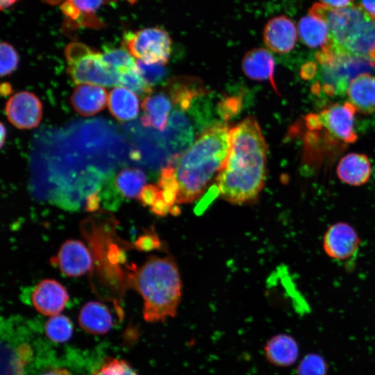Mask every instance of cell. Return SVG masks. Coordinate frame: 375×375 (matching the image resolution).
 <instances>
[{
  "label": "cell",
  "instance_id": "cell-12",
  "mask_svg": "<svg viewBox=\"0 0 375 375\" xmlns=\"http://www.w3.org/2000/svg\"><path fill=\"white\" fill-rule=\"evenodd\" d=\"M60 270L67 276H80L92 267V257L88 249L81 241L68 240L60 247L53 258Z\"/></svg>",
  "mask_w": 375,
  "mask_h": 375
},
{
  "label": "cell",
  "instance_id": "cell-45",
  "mask_svg": "<svg viewBox=\"0 0 375 375\" xmlns=\"http://www.w3.org/2000/svg\"><path fill=\"white\" fill-rule=\"evenodd\" d=\"M43 2L47 3L49 5H56L60 3H62L65 0H42Z\"/></svg>",
  "mask_w": 375,
  "mask_h": 375
},
{
  "label": "cell",
  "instance_id": "cell-39",
  "mask_svg": "<svg viewBox=\"0 0 375 375\" xmlns=\"http://www.w3.org/2000/svg\"><path fill=\"white\" fill-rule=\"evenodd\" d=\"M322 3L333 8H342L351 6L353 0H320Z\"/></svg>",
  "mask_w": 375,
  "mask_h": 375
},
{
  "label": "cell",
  "instance_id": "cell-15",
  "mask_svg": "<svg viewBox=\"0 0 375 375\" xmlns=\"http://www.w3.org/2000/svg\"><path fill=\"white\" fill-rule=\"evenodd\" d=\"M297 31L294 22L284 15L270 19L263 31V40L272 51L283 53L291 51L297 42Z\"/></svg>",
  "mask_w": 375,
  "mask_h": 375
},
{
  "label": "cell",
  "instance_id": "cell-25",
  "mask_svg": "<svg viewBox=\"0 0 375 375\" xmlns=\"http://www.w3.org/2000/svg\"><path fill=\"white\" fill-rule=\"evenodd\" d=\"M167 141L174 156H179L193 139V132L188 119L181 110H176L169 117L167 124Z\"/></svg>",
  "mask_w": 375,
  "mask_h": 375
},
{
  "label": "cell",
  "instance_id": "cell-26",
  "mask_svg": "<svg viewBox=\"0 0 375 375\" xmlns=\"http://www.w3.org/2000/svg\"><path fill=\"white\" fill-rule=\"evenodd\" d=\"M298 31L301 41L311 48H322L329 40V29L326 22L310 14L299 20Z\"/></svg>",
  "mask_w": 375,
  "mask_h": 375
},
{
  "label": "cell",
  "instance_id": "cell-38",
  "mask_svg": "<svg viewBox=\"0 0 375 375\" xmlns=\"http://www.w3.org/2000/svg\"><path fill=\"white\" fill-rule=\"evenodd\" d=\"M100 199L96 192L90 194L85 201V210L94 212L99 208Z\"/></svg>",
  "mask_w": 375,
  "mask_h": 375
},
{
  "label": "cell",
  "instance_id": "cell-16",
  "mask_svg": "<svg viewBox=\"0 0 375 375\" xmlns=\"http://www.w3.org/2000/svg\"><path fill=\"white\" fill-rule=\"evenodd\" d=\"M108 95L101 85L83 84L77 86L70 97L73 108L83 116L94 115L103 110Z\"/></svg>",
  "mask_w": 375,
  "mask_h": 375
},
{
  "label": "cell",
  "instance_id": "cell-24",
  "mask_svg": "<svg viewBox=\"0 0 375 375\" xmlns=\"http://www.w3.org/2000/svg\"><path fill=\"white\" fill-rule=\"evenodd\" d=\"M108 106L115 119L126 122L137 117L140 103L137 94L126 88L117 86L108 94Z\"/></svg>",
  "mask_w": 375,
  "mask_h": 375
},
{
  "label": "cell",
  "instance_id": "cell-4",
  "mask_svg": "<svg viewBox=\"0 0 375 375\" xmlns=\"http://www.w3.org/2000/svg\"><path fill=\"white\" fill-rule=\"evenodd\" d=\"M310 14L326 22L329 40L322 51L375 61V17L360 5L333 8L315 3Z\"/></svg>",
  "mask_w": 375,
  "mask_h": 375
},
{
  "label": "cell",
  "instance_id": "cell-21",
  "mask_svg": "<svg viewBox=\"0 0 375 375\" xmlns=\"http://www.w3.org/2000/svg\"><path fill=\"white\" fill-rule=\"evenodd\" d=\"M78 323L82 329L94 335H103L113 326L112 315L105 304L89 301L83 305L78 315Z\"/></svg>",
  "mask_w": 375,
  "mask_h": 375
},
{
  "label": "cell",
  "instance_id": "cell-7",
  "mask_svg": "<svg viewBox=\"0 0 375 375\" xmlns=\"http://www.w3.org/2000/svg\"><path fill=\"white\" fill-rule=\"evenodd\" d=\"M10 321L1 324V375H25L33 358L28 331Z\"/></svg>",
  "mask_w": 375,
  "mask_h": 375
},
{
  "label": "cell",
  "instance_id": "cell-22",
  "mask_svg": "<svg viewBox=\"0 0 375 375\" xmlns=\"http://www.w3.org/2000/svg\"><path fill=\"white\" fill-rule=\"evenodd\" d=\"M265 354L272 365L281 367L294 365L299 356V345L295 339L287 334H278L266 343Z\"/></svg>",
  "mask_w": 375,
  "mask_h": 375
},
{
  "label": "cell",
  "instance_id": "cell-20",
  "mask_svg": "<svg viewBox=\"0 0 375 375\" xmlns=\"http://www.w3.org/2000/svg\"><path fill=\"white\" fill-rule=\"evenodd\" d=\"M172 106L173 103L169 96L164 92L147 96L142 103V125L164 131L167 126Z\"/></svg>",
  "mask_w": 375,
  "mask_h": 375
},
{
  "label": "cell",
  "instance_id": "cell-29",
  "mask_svg": "<svg viewBox=\"0 0 375 375\" xmlns=\"http://www.w3.org/2000/svg\"><path fill=\"white\" fill-rule=\"evenodd\" d=\"M46 336L53 342H67L73 333V324L71 320L63 315L51 316L44 326Z\"/></svg>",
  "mask_w": 375,
  "mask_h": 375
},
{
  "label": "cell",
  "instance_id": "cell-18",
  "mask_svg": "<svg viewBox=\"0 0 375 375\" xmlns=\"http://www.w3.org/2000/svg\"><path fill=\"white\" fill-rule=\"evenodd\" d=\"M372 171L368 158L364 154L356 153L345 155L340 159L336 167L338 178L342 183L351 186L365 184L371 177Z\"/></svg>",
  "mask_w": 375,
  "mask_h": 375
},
{
  "label": "cell",
  "instance_id": "cell-27",
  "mask_svg": "<svg viewBox=\"0 0 375 375\" xmlns=\"http://www.w3.org/2000/svg\"><path fill=\"white\" fill-rule=\"evenodd\" d=\"M147 178L143 171L137 168L122 169L115 178L116 186L121 193L127 198H138L142 188L146 185Z\"/></svg>",
  "mask_w": 375,
  "mask_h": 375
},
{
  "label": "cell",
  "instance_id": "cell-23",
  "mask_svg": "<svg viewBox=\"0 0 375 375\" xmlns=\"http://www.w3.org/2000/svg\"><path fill=\"white\" fill-rule=\"evenodd\" d=\"M167 90L173 105L181 111L189 109L196 98L206 92V88L199 79L185 76L172 80Z\"/></svg>",
  "mask_w": 375,
  "mask_h": 375
},
{
  "label": "cell",
  "instance_id": "cell-19",
  "mask_svg": "<svg viewBox=\"0 0 375 375\" xmlns=\"http://www.w3.org/2000/svg\"><path fill=\"white\" fill-rule=\"evenodd\" d=\"M347 93L348 102L360 113L375 111V76L368 73L357 76L351 81Z\"/></svg>",
  "mask_w": 375,
  "mask_h": 375
},
{
  "label": "cell",
  "instance_id": "cell-2",
  "mask_svg": "<svg viewBox=\"0 0 375 375\" xmlns=\"http://www.w3.org/2000/svg\"><path fill=\"white\" fill-rule=\"evenodd\" d=\"M267 152L254 117H247L231 129L229 153L216 176L218 196L233 205L256 201L266 181Z\"/></svg>",
  "mask_w": 375,
  "mask_h": 375
},
{
  "label": "cell",
  "instance_id": "cell-9",
  "mask_svg": "<svg viewBox=\"0 0 375 375\" xmlns=\"http://www.w3.org/2000/svg\"><path fill=\"white\" fill-rule=\"evenodd\" d=\"M355 108L349 102L335 103L319 114L306 117L310 129L324 128L334 139L344 143H353L357 140L354 129Z\"/></svg>",
  "mask_w": 375,
  "mask_h": 375
},
{
  "label": "cell",
  "instance_id": "cell-28",
  "mask_svg": "<svg viewBox=\"0 0 375 375\" xmlns=\"http://www.w3.org/2000/svg\"><path fill=\"white\" fill-rule=\"evenodd\" d=\"M104 63L119 74L136 66V60L122 45L120 47H103L101 53Z\"/></svg>",
  "mask_w": 375,
  "mask_h": 375
},
{
  "label": "cell",
  "instance_id": "cell-36",
  "mask_svg": "<svg viewBox=\"0 0 375 375\" xmlns=\"http://www.w3.org/2000/svg\"><path fill=\"white\" fill-rule=\"evenodd\" d=\"M240 105L238 97H229L219 103V111L224 119H228L239 111Z\"/></svg>",
  "mask_w": 375,
  "mask_h": 375
},
{
  "label": "cell",
  "instance_id": "cell-43",
  "mask_svg": "<svg viewBox=\"0 0 375 375\" xmlns=\"http://www.w3.org/2000/svg\"><path fill=\"white\" fill-rule=\"evenodd\" d=\"M17 0H0L1 10H5L12 6Z\"/></svg>",
  "mask_w": 375,
  "mask_h": 375
},
{
  "label": "cell",
  "instance_id": "cell-11",
  "mask_svg": "<svg viewBox=\"0 0 375 375\" xmlns=\"http://www.w3.org/2000/svg\"><path fill=\"white\" fill-rule=\"evenodd\" d=\"M5 111L9 122L20 129L36 127L42 117L41 101L35 94L27 91L12 96L6 104Z\"/></svg>",
  "mask_w": 375,
  "mask_h": 375
},
{
  "label": "cell",
  "instance_id": "cell-5",
  "mask_svg": "<svg viewBox=\"0 0 375 375\" xmlns=\"http://www.w3.org/2000/svg\"><path fill=\"white\" fill-rule=\"evenodd\" d=\"M65 54L67 72L74 83L119 85V74L104 63L101 53L93 51L83 43L73 42L67 44Z\"/></svg>",
  "mask_w": 375,
  "mask_h": 375
},
{
  "label": "cell",
  "instance_id": "cell-8",
  "mask_svg": "<svg viewBox=\"0 0 375 375\" xmlns=\"http://www.w3.org/2000/svg\"><path fill=\"white\" fill-rule=\"evenodd\" d=\"M172 39L160 27L124 33L122 45L136 58L147 63L165 65L172 51Z\"/></svg>",
  "mask_w": 375,
  "mask_h": 375
},
{
  "label": "cell",
  "instance_id": "cell-3",
  "mask_svg": "<svg viewBox=\"0 0 375 375\" xmlns=\"http://www.w3.org/2000/svg\"><path fill=\"white\" fill-rule=\"evenodd\" d=\"M128 268V284L143 299L144 319L162 322L175 317L182 294L181 274L175 260L169 256H152L142 265Z\"/></svg>",
  "mask_w": 375,
  "mask_h": 375
},
{
  "label": "cell",
  "instance_id": "cell-34",
  "mask_svg": "<svg viewBox=\"0 0 375 375\" xmlns=\"http://www.w3.org/2000/svg\"><path fill=\"white\" fill-rule=\"evenodd\" d=\"M1 76H6L15 71L19 65V56L15 48L6 42L0 46Z\"/></svg>",
  "mask_w": 375,
  "mask_h": 375
},
{
  "label": "cell",
  "instance_id": "cell-6",
  "mask_svg": "<svg viewBox=\"0 0 375 375\" xmlns=\"http://www.w3.org/2000/svg\"><path fill=\"white\" fill-rule=\"evenodd\" d=\"M322 66L321 84L316 85L328 95H340L347 92L351 81L357 76L375 68V61L351 56L333 55L323 51L316 54Z\"/></svg>",
  "mask_w": 375,
  "mask_h": 375
},
{
  "label": "cell",
  "instance_id": "cell-17",
  "mask_svg": "<svg viewBox=\"0 0 375 375\" xmlns=\"http://www.w3.org/2000/svg\"><path fill=\"white\" fill-rule=\"evenodd\" d=\"M242 70L249 78L260 81H269L277 92L274 75V59L265 48H254L249 51L242 62Z\"/></svg>",
  "mask_w": 375,
  "mask_h": 375
},
{
  "label": "cell",
  "instance_id": "cell-14",
  "mask_svg": "<svg viewBox=\"0 0 375 375\" xmlns=\"http://www.w3.org/2000/svg\"><path fill=\"white\" fill-rule=\"evenodd\" d=\"M108 0H65L61 6L67 28L89 27L100 28L104 24L97 17L96 12Z\"/></svg>",
  "mask_w": 375,
  "mask_h": 375
},
{
  "label": "cell",
  "instance_id": "cell-33",
  "mask_svg": "<svg viewBox=\"0 0 375 375\" xmlns=\"http://www.w3.org/2000/svg\"><path fill=\"white\" fill-rule=\"evenodd\" d=\"M139 73L151 87L160 83L166 76V69L160 64L147 63L141 60H136Z\"/></svg>",
  "mask_w": 375,
  "mask_h": 375
},
{
  "label": "cell",
  "instance_id": "cell-31",
  "mask_svg": "<svg viewBox=\"0 0 375 375\" xmlns=\"http://www.w3.org/2000/svg\"><path fill=\"white\" fill-rule=\"evenodd\" d=\"M328 365L325 360L319 354L309 353L299 362L297 375H327Z\"/></svg>",
  "mask_w": 375,
  "mask_h": 375
},
{
  "label": "cell",
  "instance_id": "cell-35",
  "mask_svg": "<svg viewBox=\"0 0 375 375\" xmlns=\"http://www.w3.org/2000/svg\"><path fill=\"white\" fill-rule=\"evenodd\" d=\"M134 247L139 251H149L160 247V242L153 230L146 231L134 242Z\"/></svg>",
  "mask_w": 375,
  "mask_h": 375
},
{
  "label": "cell",
  "instance_id": "cell-40",
  "mask_svg": "<svg viewBox=\"0 0 375 375\" xmlns=\"http://www.w3.org/2000/svg\"><path fill=\"white\" fill-rule=\"evenodd\" d=\"M361 6L371 16L375 17V0H360Z\"/></svg>",
  "mask_w": 375,
  "mask_h": 375
},
{
  "label": "cell",
  "instance_id": "cell-30",
  "mask_svg": "<svg viewBox=\"0 0 375 375\" xmlns=\"http://www.w3.org/2000/svg\"><path fill=\"white\" fill-rule=\"evenodd\" d=\"M119 85L126 88L137 95L145 97L152 92L151 87L143 79L137 65L119 74Z\"/></svg>",
  "mask_w": 375,
  "mask_h": 375
},
{
  "label": "cell",
  "instance_id": "cell-44",
  "mask_svg": "<svg viewBox=\"0 0 375 375\" xmlns=\"http://www.w3.org/2000/svg\"><path fill=\"white\" fill-rule=\"evenodd\" d=\"M6 129L3 123L1 124V147H3V144L6 140Z\"/></svg>",
  "mask_w": 375,
  "mask_h": 375
},
{
  "label": "cell",
  "instance_id": "cell-37",
  "mask_svg": "<svg viewBox=\"0 0 375 375\" xmlns=\"http://www.w3.org/2000/svg\"><path fill=\"white\" fill-rule=\"evenodd\" d=\"M159 194V188L157 185H146L138 195V200L144 206L149 208L154 203Z\"/></svg>",
  "mask_w": 375,
  "mask_h": 375
},
{
  "label": "cell",
  "instance_id": "cell-32",
  "mask_svg": "<svg viewBox=\"0 0 375 375\" xmlns=\"http://www.w3.org/2000/svg\"><path fill=\"white\" fill-rule=\"evenodd\" d=\"M90 375H138L131 365L124 360L110 358L105 361Z\"/></svg>",
  "mask_w": 375,
  "mask_h": 375
},
{
  "label": "cell",
  "instance_id": "cell-13",
  "mask_svg": "<svg viewBox=\"0 0 375 375\" xmlns=\"http://www.w3.org/2000/svg\"><path fill=\"white\" fill-rule=\"evenodd\" d=\"M69 300L65 288L53 279L40 281L33 290L31 301L34 308L47 316L58 315Z\"/></svg>",
  "mask_w": 375,
  "mask_h": 375
},
{
  "label": "cell",
  "instance_id": "cell-46",
  "mask_svg": "<svg viewBox=\"0 0 375 375\" xmlns=\"http://www.w3.org/2000/svg\"><path fill=\"white\" fill-rule=\"evenodd\" d=\"M126 1H128L129 3H132V4L134 3L136 1V0H126Z\"/></svg>",
  "mask_w": 375,
  "mask_h": 375
},
{
  "label": "cell",
  "instance_id": "cell-41",
  "mask_svg": "<svg viewBox=\"0 0 375 375\" xmlns=\"http://www.w3.org/2000/svg\"><path fill=\"white\" fill-rule=\"evenodd\" d=\"M40 375H72L70 372L62 368H55L48 371L44 372Z\"/></svg>",
  "mask_w": 375,
  "mask_h": 375
},
{
  "label": "cell",
  "instance_id": "cell-42",
  "mask_svg": "<svg viewBox=\"0 0 375 375\" xmlns=\"http://www.w3.org/2000/svg\"><path fill=\"white\" fill-rule=\"evenodd\" d=\"M12 92L11 85L8 83H4L1 85V93L2 95L7 96Z\"/></svg>",
  "mask_w": 375,
  "mask_h": 375
},
{
  "label": "cell",
  "instance_id": "cell-10",
  "mask_svg": "<svg viewBox=\"0 0 375 375\" xmlns=\"http://www.w3.org/2000/svg\"><path fill=\"white\" fill-rule=\"evenodd\" d=\"M360 244L356 229L349 224L338 222L330 225L322 238V249L330 258L346 261L357 253Z\"/></svg>",
  "mask_w": 375,
  "mask_h": 375
},
{
  "label": "cell",
  "instance_id": "cell-1",
  "mask_svg": "<svg viewBox=\"0 0 375 375\" xmlns=\"http://www.w3.org/2000/svg\"><path fill=\"white\" fill-rule=\"evenodd\" d=\"M231 147V129L217 124L205 131L184 153L172 156L161 169L157 185L172 212L205 192L223 167Z\"/></svg>",
  "mask_w": 375,
  "mask_h": 375
}]
</instances>
